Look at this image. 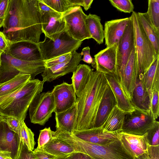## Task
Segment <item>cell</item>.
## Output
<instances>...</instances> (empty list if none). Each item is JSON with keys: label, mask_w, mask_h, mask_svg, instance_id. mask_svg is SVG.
<instances>
[{"label": "cell", "mask_w": 159, "mask_h": 159, "mask_svg": "<svg viewBox=\"0 0 159 159\" xmlns=\"http://www.w3.org/2000/svg\"><path fill=\"white\" fill-rule=\"evenodd\" d=\"M3 19H0V28H1V25L2 21Z\"/></svg>", "instance_id": "cell-53"}, {"label": "cell", "mask_w": 159, "mask_h": 159, "mask_svg": "<svg viewBox=\"0 0 159 159\" xmlns=\"http://www.w3.org/2000/svg\"><path fill=\"white\" fill-rule=\"evenodd\" d=\"M131 19L130 16L128 17L112 20L105 22L104 39L106 47L118 44Z\"/></svg>", "instance_id": "cell-19"}, {"label": "cell", "mask_w": 159, "mask_h": 159, "mask_svg": "<svg viewBox=\"0 0 159 159\" xmlns=\"http://www.w3.org/2000/svg\"><path fill=\"white\" fill-rule=\"evenodd\" d=\"M4 116H2L1 114H0V122L4 119Z\"/></svg>", "instance_id": "cell-52"}, {"label": "cell", "mask_w": 159, "mask_h": 159, "mask_svg": "<svg viewBox=\"0 0 159 159\" xmlns=\"http://www.w3.org/2000/svg\"><path fill=\"white\" fill-rule=\"evenodd\" d=\"M20 141L17 134L11 130L3 120L0 122V149L10 152L13 159H17Z\"/></svg>", "instance_id": "cell-18"}, {"label": "cell", "mask_w": 159, "mask_h": 159, "mask_svg": "<svg viewBox=\"0 0 159 159\" xmlns=\"http://www.w3.org/2000/svg\"><path fill=\"white\" fill-rule=\"evenodd\" d=\"M69 1L74 6H81L85 10L87 11L90 8L93 0H69Z\"/></svg>", "instance_id": "cell-46"}, {"label": "cell", "mask_w": 159, "mask_h": 159, "mask_svg": "<svg viewBox=\"0 0 159 159\" xmlns=\"http://www.w3.org/2000/svg\"><path fill=\"white\" fill-rule=\"evenodd\" d=\"M33 154L36 159H62L44 152L37 148L33 151Z\"/></svg>", "instance_id": "cell-43"}, {"label": "cell", "mask_w": 159, "mask_h": 159, "mask_svg": "<svg viewBox=\"0 0 159 159\" xmlns=\"http://www.w3.org/2000/svg\"><path fill=\"white\" fill-rule=\"evenodd\" d=\"M108 83L105 75L93 71L84 89L77 97L75 131L93 128L97 111Z\"/></svg>", "instance_id": "cell-2"}, {"label": "cell", "mask_w": 159, "mask_h": 159, "mask_svg": "<svg viewBox=\"0 0 159 159\" xmlns=\"http://www.w3.org/2000/svg\"><path fill=\"white\" fill-rule=\"evenodd\" d=\"M9 0H0V19H3L7 12Z\"/></svg>", "instance_id": "cell-49"}, {"label": "cell", "mask_w": 159, "mask_h": 159, "mask_svg": "<svg viewBox=\"0 0 159 159\" xmlns=\"http://www.w3.org/2000/svg\"><path fill=\"white\" fill-rule=\"evenodd\" d=\"M139 75L138 67L134 47L125 67L120 82L130 100L132 91L138 79Z\"/></svg>", "instance_id": "cell-17"}, {"label": "cell", "mask_w": 159, "mask_h": 159, "mask_svg": "<svg viewBox=\"0 0 159 159\" xmlns=\"http://www.w3.org/2000/svg\"><path fill=\"white\" fill-rule=\"evenodd\" d=\"M2 27V32L11 42L39 43L43 32L38 0H9Z\"/></svg>", "instance_id": "cell-1"}, {"label": "cell", "mask_w": 159, "mask_h": 159, "mask_svg": "<svg viewBox=\"0 0 159 159\" xmlns=\"http://www.w3.org/2000/svg\"><path fill=\"white\" fill-rule=\"evenodd\" d=\"M42 30L45 36L52 40L66 31L63 14L57 11L46 12L41 16Z\"/></svg>", "instance_id": "cell-16"}, {"label": "cell", "mask_w": 159, "mask_h": 159, "mask_svg": "<svg viewBox=\"0 0 159 159\" xmlns=\"http://www.w3.org/2000/svg\"><path fill=\"white\" fill-rule=\"evenodd\" d=\"M156 121L150 110L145 111L135 108L133 111L125 114L121 132L131 134L143 135Z\"/></svg>", "instance_id": "cell-8"}, {"label": "cell", "mask_w": 159, "mask_h": 159, "mask_svg": "<svg viewBox=\"0 0 159 159\" xmlns=\"http://www.w3.org/2000/svg\"><path fill=\"white\" fill-rule=\"evenodd\" d=\"M53 131L50 127L45 128L40 130L39 136L38 140L37 148L42 149L44 146L47 143L52 136Z\"/></svg>", "instance_id": "cell-40"}, {"label": "cell", "mask_w": 159, "mask_h": 159, "mask_svg": "<svg viewBox=\"0 0 159 159\" xmlns=\"http://www.w3.org/2000/svg\"><path fill=\"white\" fill-rule=\"evenodd\" d=\"M81 54L83 55V57L82 59L81 60L89 64L92 65L93 64L94 58L91 56L90 48L89 46L84 48L82 50Z\"/></svg>", "instance_id": "cell-47"}, {"label": "cell", "mask_w": 159, "mask_h": 159, "mask_svg": "<svg viewBox=\"0 0 159 159\" xmlns=\"http://www.w3.org/2000/svg\"><path fill=\"white\" fill-rule=\"evenodd\" d=\"M17 159H36L33 154V151L29 150L27 147L21 141L20 152Z\"/></svg>", "instance_id": "cell-42"}, {"label": "cell", "mask_w": 159, "mask_h": 159, "mask_svg": "<svg viewBox=\"0 0 159 159\" xmlns=\"http://www.w3.org/2000/svg\"><path fill=\"white\" fill-rule=\"evenodd\" d=\"M30 80V75L20 74L13 78L0 84V98L14 92Z\"/></svg>", "instance_id": "cell-32"}, {"label": "cell", "mask_w": 159, "mask_h": 159, "mask_svg": "<svg viewBox=\"0 0 159 159\" xmlns=\"http://www.w3.org/2000/svg\"><path fill=\"white\" fill-rule=\"evenodd\" d=\"M57 137L69 144L75 152L86 154L93 159H134L118 139L107 144L99 145L82 140L65 132H59Z\"/></svg>", "instance_id": "cell-4"}, {"label": "cell", "mask_w": 159, "mask_h": 159, "mask_svg": "<svg viewBox=\"0 0 159 159\" xmlns=\"http://www.w3.org/2000/svg\"><path fill=\"white\" fill-rule=\"evenodd\" d=\"M134 159H159V145L152 146L148 144L145 152Z\"/></svg>", "instance_id": "cell-39"}, {"label": "cell", "mask_w": 159, "mask_h": 159, "mask_svg": "<svg viewBox=\"0 0 159 159\" xmlns=\"http://www.w3.org/2000/svg\"><path fill=\"white\" fill-rule=\"evenodd\" d=\"M148 144L151 146L159 145V122L156 121L154 125L145 134Z\"/></svg>", "instance_id": "cell-36"}, {"label": "cell", "mask_w": 159, "mask_h": 159, "mask_svg": "<svg viewBox=\"0 0 159 159\" xmlns=\"http://www.w3.org/2000/svg\"><path fill=\"white\" fill-rule=\"evenodd\" d=\"M118 133L103 132L101 127L75 131L72 134L82 140L97 144L105 145L118 139Z\"/></svg>", "instance_id": "cell-20"}, {"label": "cell", "mask_w": 159, "mask_h": 159, "mask_svg": "<svg viewBox=\"0 0 159 159\" xmlns=\"http://www.w3.org/2000/svg\"><path fill=\"white\" fill-rule=\"evenodd\" d=\"M52 92L55 100V113L66 111L76 104L77 96L72 84L63 82L54 86Z\"/></svg>", "instance_id": "cell-13"}, {"label": "cell", "mask_w": 159, "mask_h": 159, "mask_svg": "<svg viewBox=\"0 0 159 159\" xmlns=\"http://www.w3.org/2000/svg\"><path fill=\"white\" fill-rule=\"evenodd\" d=\"M138 78L151 95L153 90L159 91V56L143 75H139Z\"/></svg>", "instance_id": "cell-24"}, {"label": "cell", "mask_w": 159, "mask_h": 159, "mask_svg": "<svg viewBox=\"0 0 159 159\" xmlns=\"http://www.w3.org/2000/svg\"><path fill=\"white\" fill-rule=\"evenodd\" d=\"M146 13L152 25L159 32V0H148V9Z\"/></svg>", "instance_id": "cell-34"}, {"label": "cell", "mask_w": 159, "mask_h": 159, "mask_svg": "<svg viewBox=\"0 0 159 159\" xmlns=\"http://www.w3.org/2000/svg\"><path fill=\"white\" fill-rule=\"evenodd\" d=\"M82 55L75 51L71 58L63 62L48 68H46L41 73L42 81L51 82L70 73H73L81 60Z\"/></svg>", "instance_id": "cell-14"}, {"label": "cell", "mask_w": 159, "mask_h": 159, "mask_svg": "<svg viewBox=\"0 0 159 159\" xmlns=\"http://www.w3.org/2000/svg\"><path fill=\"white\" fill-rule=\"evenodd\" d=\"M134 47V30L131 17L116 48V76L120 82L125 67Z\"/></svg>", "instance_id": "cell-10"}, {"label": "cell", "mask_w": 159, "mask_h": 159, "mask_svg": "<svg viewBox=\"0 0 159 159\" xmlns=\"http://www.w3.org/2000/svg\"><path fill=\"white\" fill-rule=\"evenodd\" d=\"M109 2L120 11L130 13L134 11V5L131 0H110Z\"/></svg>", "instance_id": "cell-37"}, {"label": "cell", "mask_w": 159, "mask_h": 159, "mask_svg": "<svg viewBox=\"0 0 159 159\" xmlns=\"http://www.w3.org/2000/svg\"><path fill=\"white\" fill-rule=\"evenodd\" d=\"M151 95L138 78L132 91L130 101L135 108L147 111L150 110Z\"/></svg>", "instance_id": "cell-26"}, {"label": "cell", "mask_w": 159, "mask_h": 159, "mask_svg": "<svg viewBox=\"0 0 159 159\" xmlns=\"http://www.w3.org/2000/svg\"><path fill=\"white\" fill-rule=\"evenodd\" d=\"M142 28L152 43L156 53L159 54V32L154 28L149 20L146 12H137Z\"/></svg>", "instance_id": "cell-31"}, {"label": "cell", "mask_w": 159, "mask_h": 159, "mask_svg": "<svg viewBox=\"0 0 159 159\" xmlns=\"http://www.w3.org/2000/svg\"><path fill=\"white\" fill-rule=\"evenodd\" d=\"M117 44L106 47L94 56L92 66L104 75H116V50Z\"/></svg>", "instance_id": "cell-15"}, {"label": "cell", "mask_w": 159, "mask_h": 159, "mask_svg": "<svg viewBox=\"0 0 159 159\" xmlns=\"http://www.w3.org/2000/svg\"><path fill=\"white\" fill-rule=\"evenodd\" d=\"M116 105L115 97L108 84L98 106L93 128L101 127Z\"/></svg>", "instance_id": "cell-22"}, {"label": "cell", "mask_w": 159, "mask_h": 159, "mask_svg": "<svg viewBox=\"0 0 159 159\" xmlns=\"http://www.w3.org/2000/svg\"><path fill=\"white\" fill-rule=\"evenodd\" d=\"M76 114V104L66 111L55 113L56 129L73 133L74 130Z\"/></svg>", "instance_id": "cell-25"}, {"label": "cell", "mask_w": 159, "mask_h": 159, "mask_svg": "<svg viewBox=\"0 0 159 159\" xmlns=\"http://www.w3.org/2000/svg\"><path fill=\"white\" fill-rule=\"evenodd\" d=\"M4 120L6 122L9 128L17 133L21 120L13 117H4Z\"/></svg>", "instance_id": "cell-44"}, {"label": "cell", "mask_w": 159, "mask_h": 159, "mask_svg": "<svg viewBox=\"0 0 159 159\" xmlns=\"http://www.w3.org/2000/svg\"><path fill=\"white\" fill-rule=\"evenodd\" d=\"M55 107L54 98L52 91L37 94L28 109L31 122L44 125L54 112Z\"/></svg>", "instance_id": "cell-7"}, {"label": "cell", "mask_w": 159, "mask_h": 159, "mask_svg": "<svg viewBox=\"0 0 159 159\" xmlns=\"http://www.w3.org/2000/svg\"><path fill=\"white\" fill-rule=\"evenodd\" d=\"M44 83L38 79L30 80L14 92L0 97V114L24 121L31 103L41 93Z\"/></svg>", "instance_id": "cell-3"}, {"label": "cell", "mask_w": 159, "mask_h": 159, "mask_svg": "<svg viewBox=\"0 0 159 159\" xmlns=\"http://www.w3.org/2000/svg\"><path fill=\"white\" fill-rule=\"evenodd\" d=\"M93 70L88 65L79 64L73 73L71 78L72 84L77 97L84 89Z\"/></svg>", "instance_id": "cell-28"}, {"label": "cell", "mask_w": 159, "mask_h": 159, "mask_svg": "<svg viewBox=\"0 0 159 159\" xmlns=\"http://www.w3.org/2000/svg\"><path fill=\"white\" fill-rule=\"evenodd\" d=\"M82 43L72 38L65 31L54 40L45 36L44 41L38 44L43 59L45 61L76 51Z\"/></svg>", "instance_id": "cell-6"}, {"label": "cell", "mask_w": 159, "mask_h": 159, "mask_svg": "<svg viewBox=\"0 0 159 159\" xmlns=\"http://www.w3.org/2000/svg\"><path fill=\"white\" fill-rule=\"evenodd\" d=\"M118 138L134 158L145 152L147 149L148 144L145 134L140 136L121 132L118 133Z\"/></svg>", "instance_id": "cell-21"}, {"label": "cell", "mask_w": 159, "mask_h": 159, "mask_svg": "<svg viewBox=\"0 0 159 159\" xmlns=\"http://www.w3.org/2000/svg\"><path fill=\"white\" fill-rule=\"evenodd\" d=\"M159 91L153 90L151 92L150 110L153 117L156 120L159 116Z\"/></svg>", "instance_id": "cell-38"}, {"label": "cell", "mask_w": 159, "mask_h": 159, "mask_svg": "<svg viewBox=\"0 0 159 159\" xmlns=\"http://www.w3.org/2000/svg\"><path fill=\"white\" fill-rule=\"evenodd\" d=\"M62 14L66 31L72 38L81 41L91 38L86 23L87 15L80 6L73 7Z\"/></svg>", "instance_id": "cell-9"}, {"label": "cell", "mask_w": 159, "mask_h": 159, "mask_svg": "<svg viewBox=\"0 0 159 159\" xmlns=\"http://www.w3.org/2000/svg\"><path fill=\"white\" fill-rule=\"evenodd\" d=\"M104 75L115 97L117 106L126 113L134 110L135 108L133 106L116 75Z\"/></svg>", "instance_id": "cell-23"}, {"label": "cell", "mask_w": 159, "mask_h": 159, "mask_svg": "<svg viewBox=\"0 0 159 159\" xmlns=\"http://www.w3.org/2000/svg\"><path fill=\"white\" fill-rule=\"evenodd\" d=\"M126 113L116 105L101 126L103 131L116 133L121 132Z\"/></svg>", "instance_id": "cell-29"}, {"label": "cell", "mask_w": 159, "mask_h": 159, "mask_svg": "<svg viewBox=\"0 0 159 159\" xmlns=\"http://www.w3.org/2000/svg\"><path fill=\"white\" fill-rule=\"evenodd\" d=\"M1 55H2V54L0 53V65H1Z\"/></svg>", "instance_id": "cell-54"}, {"label": "cell", "mask_w": 159, "mask_h": 159, "mask_svg": "<svg viewBox=\"0 0 159 159\" xmlns=\"http://www.w3.org/2000/svg\"><path fill=\"white\" fill-rule=\"evenodd\" d=\"M11 42L3 33L0 31V53L2 54L8 50Z\"/></svg>", "instance_id": "cell-45"}, {"label": "cell", "mask_w": 159, "mask_h": 159, "mask_svg": "<svg viewBox=\"0 0 159 159\" xmlns=\"http://www.w3.org/2000/svg\"><path fill=\"white\" fill-rule=\"evenodd\" d=\"M5 53L23 61L43 60L38 43L31 41L11 42L9 48Z\"/></svg>", "instance_id": "cell-11"}, {"label": "cell", "mask_w": 159, "mask_h": 159, "mask_svg": "<svg viewBox=\"0 0 159 159\" xmlns=\"http://www.w3.org/2000/svg\"><path fill=\"white\" fill-rule=\"evenodd\" d=\"M72 55V52H70L44 61L45 68L50 67L70 59Z\"/></svg>", "instance_id": "cell-41"}, {"label": "cell", "mask_w": 159, "mask_h": 159, "mask_svg": "<svg viewBox=\"0 0 159 159\" xmlns=\"http://www.w3.org/2000/svg\"><path fill=\"white\" fill-rule=\"evenodd\" d=\"M0 159H13L10 152L0 149Z\"/></svg>", "instance_id": "cell-51"}, {"label": "cell", "mask_w": 159, "mask_h": 159, "mask_svg": "<svg viewBox=\"0 0 159 159\" xmlns=\"http://www.w3.org/2000/svg\"><path fill=\"white\" fill-rule=\"evenodd\" d=\"M41 149L61 158H63L75 152L73 148L67 142L53 136Z\"/></svg>", "instance_id": "cell-27"}, {"label": "cell", "mask_w": 159, "mask_h": 159, "mask_svg": "<svg viewBox=\"0 0 159 159\" xmlns=\"http://www.w3.org/2000/svg\"><path fill=\"white\" fill-rule=\"evenodd\" d=\"M62 159H93L88 155L75 152H73Z\"/></svg>", "instance_id": "cell-48"}, {"label": "cell", "mask_w": 159, "mask_h": 159, "mask_svg": "<svg viewBox=\"0 0 159 159\" xmlns=\"http://www.w3.org/2000/svg\"><path fill=\"white\" fill-rule=\"evenodd\" d=\"M86 23L91 38L99 44L102 43L104 39V30L101 23L100 17L89 13L87 15Z\"/></svg>", "instance_id": "cell-30"}, {"label": "cell", "mask_w": 159, "mask_h": 159, "mask_svg": "<svg viewBox=\"0 0 159 159\" xmlns=\"http://www.w3.org/2000/svg\"><path fill=\"white\" fill-rule=\"evenodd\" d=\"M20 142L31 151L34 150L35 142L34 134L26 125L24 121L21 120L17 133Z\"/></svg>", "instance_id": "cell-33"}, {"label": "cell", "mask_w": 159, "mask_h": 159, "mask_svg": "<svg viewBox=\"0 0 159 159\" xmlns=\"http://www.w3.org/2000/svg\"><path fill=\"white\" fill-rule=\"evenodd\" d=\"M131 16L134 27L139 75H143L147 70L159 54L156 53L152 43L146 34L139 20L137 12L134 11Z\"/></svg>", "instance_id": "cell-5"}, {"label": "cell", "mask_w": 159, "mask_h": 159, "mask_svg": "<svg viewBox=\"0 0 159 159\" xmlns=\"http://www.w3.org/2000/svg\"><path fill=\"white\" fill-rule=\"evenodd\" d=\"M1 56L11 66L15 77L20 74L29 75L31 76V80H34L37 75L43 73L45 69L43 60H21L15 58L7 53H2Z\"/></svg>", "instance_id": "cell-12"}, {"label": "cell", "mask_w": 159, "mask_h": 159, "mask_svg": "<svg viewBox=\"0 0 159 159\" xmlns=\"http://www.w3.org/2000/svg\"><path fill=\"white\" fill-rule=\"evenodd\" d=\"M46 5L55 11L63 14L73 6L69 0H41Z\"/></svg>", "instance_id": "cell-35"}, {"label": "cell", "mask_w": 159, "mask_h": 159, "mask_svg": "<svg viewBox=\"0 0 159 159\" xmlns=\"http://www.w3.org/2000/svg\"><path fill=\"white\" fill-rule=\"evenodd\" d=\"M38 1L39 11L41 16L46 12L55 11L44 4L41 0Z\"/></svg>", "instance_id": "cell-50"}]
</instances>
